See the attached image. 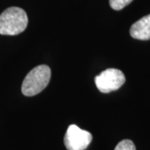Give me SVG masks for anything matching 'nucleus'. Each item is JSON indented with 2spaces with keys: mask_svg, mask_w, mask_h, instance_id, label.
<instances>
[{
  "mask_svg": "<svg viewBox=\"0 0 150 150\" xmlns=\"http://www.w3.org/2000/svg\"><path fill=\"white\" fill-rule=\"evenodd\" d=\"M26 12L18 7H11L4 11L0 15V34L18 35L23 33L28 26Z\"/></svg>",
  "mask_w": 150,
  "mask_h": 150,
  "instance_id": "obj_1",
  "label": "nucleus"
},
{
  "mask_svg": "<svg viewBox=\"0 0 150 150\" xmlns=\"http://www.w3.org/2000/svg\"><path fill=\"white\" fill-rule=\"evenodd\" d=\"M51 79V70L47 65L33 69L25 77L22 84V93L27 97L34 96L48 86Z\"/></svg>",
  "mask_w": 150,
  "mask_h": 150,
  "instance_id": "obj_2",
  "label": "nucleus"
},
{
  "mask_svg": "<svg viewBox=\"0 0 150 150\" xmlns=\"http://www.w3.org/2000/svg\"><path fill=\"white\" fill-rule=\"evenodd\" d=\"M123 73L116 69H108L95 78V84L99 91L103 93L118 89L125 83Z\"/></svg>",
  "mask_w": 150,
  "mask_h": 150,
  "instance_id": "obj_3",
  "label": "nucleus"
},
{
  "mask_svg": "<svg viewBox=\"0 0 150 150\" xmlns=\"http://www.w3.org/2000/svg\"><path fill=\"white\" fill-rule=\"evenodd\" d=\"M92 139L93 136L89 132L71 124L65 134L64 145L68 150H85Z\"/></svg>",
  "mask_w": 150,
  "mask_h": 150,
  "instance_id": "obj_4",
  "label": "nucleus"
},
{
  "mask_svg": "<svg viewBox=\"0 0 150 150\" xmlns=\"http://www.w3.org/2000/svg\"><path fill=\"white\" fill-rule=\"evenodd\" d=\"M130 35L135 39H150V14L140 18L130 28Z\"/></svg>",
  "mask_w": 150,
  "mask_h": 150,
  "instance_id": "obj_5",
  "label": "nucleus"
},
{
  "mask_svg": "<svg viewBox=\"0 0 150 150\" xmlns=\"http://www.w3.org/2000/svg\"><path fill=\"white\" fill-rule=\"evenodd\" d=\"M132 1L133 0H109V4L112 9L118 11L129 5Z\"/></svg>",
  "mask_w": 150,
  "mask_h": 150,
  "instance_id": "obj_6",
  "label": "nucleus"
},
{
  "mask_svg": "<svg viewBox=\"0 0 150 150\" xmlns=\"http://www.w3.org/2000/svg\"><path fill=\"white\" fill-rule=\"evenodd\" d=\"M114 150H136V148L133 141L124 139L118 143Z\"/></svg>",
  "mask_w": 150,
  "mask_h": 150,
  "instance_id": "obj_7",
  "label": "nucleus"
}]
</instances>
